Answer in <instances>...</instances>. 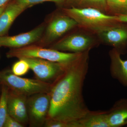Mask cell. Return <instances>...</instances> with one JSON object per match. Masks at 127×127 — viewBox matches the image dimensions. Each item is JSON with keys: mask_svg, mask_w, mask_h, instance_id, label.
Returning a JSON list of instances; mask_svg holds the SVG:
<instances>
[{"mask_svg": "<svg viewBox=\"0 0 127 127\" xmlns=\"http://www.w3.org/2000/svg\"><path fill=\"white\" fill-rule=\"evenodd\" d=\"M89 51L68 65L52 84L47 119L77 123L92 111L85 103L83 87L88 70Z\"/></svg>", "mask_w": 127, "mask_h": 127, "instance_id": "cell-1", "label": "cell"}, {"mask_svg": "<svg viewBox=\"0 0 127 127\" xmlns=\"http://www.w3.org/2000/svg\"><path fill=\"white\" fill-rule=\"evenodd\" d=\"M63 11L74 19L78 26L95 32L118 21L117 16L91 7L71 6L63 9Z\"/></svg>", "mask_w": 127, "mask_h": 127, "instance_id": "cell-2", "label": "cell"}, {"mask_svg": "<svg viewBox=\"0 0 127 127\" xmlns=\"http://www.w3.org/2000/svg\"><path fill=\"white\" fill-rule=\"evenodd\" d=\"M82 53L66 52L52 48H46L35 45H29L18 48H11L6 53L8 58H35L62 64H70L79 58Z\"/></svg>", "mask_w": 127, "mask_h": 127, "instance_id": "cell-3", "label": "cell"}, {"mask_svg": "<svg viewBox=\"0 0 127 127\" xmlns=\"http://www.w3.org/2000/svg\"><path fill=\"white\" fill-rule=\"evenodd\" d=\"M100 44L95 32L78 26L74 32L57 41L50 48L64 52L82 53L90 51Z\"/></svg>", "mask_w": 127, "mask_h": 127, "instance_id": "cell-4", "label": "cell"}, {"mask_svg": "<svg viewBox=\"0 0 127 127\" xmlns=\"http://www.w3.org/2000/svg\"><path fill=\"white\" fill-rule=\"evenodd\" d=\"M1 84L9 90L27 96L39 93H50L52 84L36 79L24 78L13 74L11 69L0 71Z\"/></svg>", "mask_w": 127, "mask_h": 127, "instance_id": "cell-5", "label": "cell"}, {"mask_svg": "<svg viewBox=\"0 0 127 127\" xmlns=\"http://www.w3.org/2000/svg\"><path fill=\"white\" fill-rule=\"evenodd\" d=\"M50 101V93H37L28 96L27 106L29 127H45Z\"/></svg>", "mask_w": 127, "mask_h": 127, "instance_id": "cell-6", "label": "cell"}, {"mask_svg": "<svg viewBox=\"0 0 127 127\" xmlns=\"http://www.w3.org/2000/svg\"><path fill=\"white\" fill-rule=\"evenodd\" d=\"M100 43L112 47L121 54L127 46V23L118 21L96 32Z\"/></svg>", "mask_w": 127, "mask_h": 127, "instance_id": "cell-7", "label": "cell"}, {"mask_svg": "<svg viewBox=\"0 0 127 127\" xmlns=\"http://www.w3.org/2000/svg\"><path fill=\"white\" fill-rule=\"evenodd\" d=\"M30 65L36 79L52 84L61 76L68 65L35 58H22Z\"/></svg>", "mask_w": 127, "mask_h": 127, "instance_id": "cell-8", "label": "cell"}, {"mask_svg": "<svg viewBox=\"0 0 127 127\" xmlns=\"http://www.w3.org/2000/svg\"><path fill=\"white\" fill-rule=\"evenodd\" d=\"M77 27L76 21L63 12V14H57L48 24L46 30V40L49 43L55 41Z\"/></svg>", "mask_w": 127, "mask_h": 127, "instance_id": "cell-9", "label": "cell"}, {"mask_svg": "<svg viewBox=\"0 0 127 127\" xmlns=\"http://www.w3.org/2000/svg\"><path fill=\"white\" fill-rule=\"evenodd\" d=\"M28 96L9 90L7 97L8 114L25 127L28 125Z\"/></svg>", "mask_w": 127, "mask_h": 127, "instance_id": "cell-10", "label": "cell"}, {"mask_svg": "<svg viewBox=\"0 0 127 127\" xmlns=\"http://www.w3.org/2000/svg\"><path fill=\"white\" fill-rule=\"evenodd\" d=\"M44 30V27L41 26L30 32L17 35L0 36V47L18 48L30 45L39 40Z\"/></svg>", "mask_w": 127, "mask_h": 127, "instance_id": "cell-11", "label": "cell"}, {"mask_svg": "<svg viewBox=\"0 0 127 127\" xmlns=\"http://www.w3.org/2000/svg\"><path fill=\"white\" fill-rule=\"evenodd\" d=\"M121 55L114 48L109 51L110 73L113 78L117 79L123 86L127 87V60L122 59Z\"/></svg>", "mask_w": 127, "mask_h": 127, "instance_id": "cell-12", "label": "cell"}, {"mask_svg": "<svg viewBox=\"0 0 127 127\" xmlns=\"http://www.w3.org/2000/svg\"><path fill=\"white\" fill-rule=\"evenodd\" d=\"M109 127H120L127 125V99L118 101L107 111Z\"/></svg>", "mask_w": 127, "mask_h": 127, "instance_id": "cell-13", "label": "cell"}, {"mask_svg": "<svg viewBox=\"0 0 127 127\" xmlns=\"http://www.w3.org/2000/svg\"><path fill=\"white\" fill-rule=\"evenodd\" d=\"M27 9L16 1L6 6L0 15V36L7 33L16 18Z\"/></svg>", "mask_w": 127, "mask_h": 127, "instance_id": "cell-14", "label": "cell"}, {"mask_svg": "<svg viewBox=\"0 0 127 127\" xmlns=\"http://www.w3.org/2000/svg\"><path fill=\"white\" fill-rule=\"evenodd\" d=\"M107 111H92L83 119L78 122V127H109Z\"/></svg>", "mask_w": 127, "mask_h": 127, "instance_id": "cell-15", "label": "cell"}, {"mask_svg": "<svg viewBox=\"0 0 127 127\" xmlns=\"http://www.w3.org/2000/svg\"><path fill=\"white\" fill-rule=\"evenodd\" d=\"M107 14L111 15H127V0H107Z\"/></svg>", "mask_w": 127, "mask_h": 127, "instance_id": "cell-16", "label": "cell"}, {"mask_svg": "<svg viewBox=\"0 0 127 127\" xmlns=\"http://www.w3.org/2000/svg\"><path fill=\"white\" fill-rule=\"evenodd\" d=\"M9 89L7 87L1 84L0 94V127H3L6 119L8 114L7 97Z\"/></svg>", "mask_w": 127, "mask_h": 127, "instance_id": "cell-17", "label": "cell"}, {"mask_svg": "<svg viewBox=\"0 0 127 127\" xmlns=\"http://www.w3.org/2000/svg\"><path fill=\"white\" fill-rule=\"evenodd\" d=\"M78 7H91L107 14V0H81Z\"/></svg>", "mask_w": 127, "mask_h": 127, "instance_id": "cell-18", "label": "cell"}, {"mask_svg": "<svg viewBox=\"0 0 127 127\" xmlns=\"http://www.w3.org/2000/svg\"><path fill=\"white\" fill-rule=\"evenodd\" d=\"M30 69V65L24 59H20L13 64L11 70L14 75L21 76L26 75Z\"/></svg>", "mask_w": 127, "mask_h": 127, "instance_id": "cell-19", "label": "cell"}, {"mask_svg": "<svg viewBox=\"0 0 127 127\" xmlns=\"http://www.w3.org/2000/svg\"><path fill=\"white\" fill-rule=\"evenodd\" d=\"M16 1L27 8L33 5L45 1H51L59 5H63L65 3V0H16Z\"/></svg>", "mask_w": 127, "mask_h": 127, "instance_id": "cell-20", "label": "cell"}, {"mask_svg": "<svg viewBox=\"0 0 127 127\" xmlns=\"http://www.w3.org/2000/svg\"><path fill=\"white\" fill-rule=\"evenodd\" d=\"M45 127H77V123L64 122L62 121L47 119Z\"/></svg>", "mask_w": 127, "mask_h": 127, "instance_id": "cell-21", "label": "cell"}, {"mask_svg": "<svg viewBox=\"0 0 127 127\" xmlns=\"http://www.w3.org/2000/svg\"><path fill=\"white\" fill-rule=\"evenodd\" d=\"M3 127H24L23 125L18 122L9 114L7 116Z\"/></svg>", "mask_w": 127, "mask_h": 127, "instance_id": "cell-22", "label": "cell"}, {"mask_svg": "<svg viewBox=\"0 0 127 127\" xmlns=\"http://www.w3.org/2000/svg\"><path fill=\"white\" fill-rule=\"evenodd\" d=\"M81 0H65V3L72 5V6L78 7Z\"/></svg>", "mask_w": 127, "mask_h": 127, "instance_id": "cell-23", "label": "cell"}, {"mask_svg": "<svg viewBox=\"0 0 127 127\" xmlns=\"http://www.w3.org/2000/svg\"><path fill=\"white\" fill-rule=\"evenodd\" d=\"M118 20L120 22L127 23V15L118 16Z\"/></svg>", "mask_w": 127, "mask_h": 127, "instance_id": "cell-24", "label": "cell"}, {"mask_svg": "<svg viewBox=\"0 0 127 127\" xmlns=\"http://www.w3.org/2000/svg\"><path fill=\"white\" fill-rule=\"evenodd\" d=\"M9 0H0V7L5 5L6 3Z\"/></svg>", "mask_w": 127, "mask_h": 127, "instance_id": "cell-25", "label": "cell"}, {"mask_svg": "<svg viewBox=\"0 0 127 127\" xmlns=\"http://www.w3.org/2000/svg\"><path fill=\"white\" fill-rule=\"evenodd\" d=\"M5 7L6 6H5V5L3 6L2 7H0V15L1 14H2L3 11H4Z\"/></svg>", "mask_w": 127, "mask_h": 127, "instance_id": "cell-26", "label": "cell"}, {"mask_svg": "<svg viewBox=\"0 0 127 127\" xmlns=\"http://www.w3.org/2000/svg\"><path fill=\"white\" fill-rule=\"evenodd\" d=\"M1 89V84L0 81V94Z\"/></svg>", "mask_w": 127, "mask_h": 127, "instance_id": "cell-27", "label": "cell"}]
</instances>
